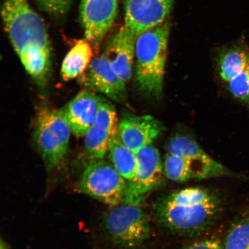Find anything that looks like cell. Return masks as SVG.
Returning <instances> with one entry per match:
<instances>
[{"label":"cell","instance_id":"obj_1","mask_svg":"<svg viewBox=\"0 0 249 249\" xmlns=\"http://www.w3.org/2000/svg\"><path fill=\"white\" fill-rule=\"evenodd\" d=\"M1 18L6 33L25 70L43 80L51 67L52 49L45 23L27 0H4Z\"/></svg>","mask_w":249,"mask_h":249},{"label":"cell","instance_id":"obj_2","mask_svg":"<svg viewBox=\"0 0 249 249\" xmlns=\"http://www.w3.org/2000/svg\"><path fill=\"white\" fill-rule=\"evenodd\" d=\"M221 202L207 189L192 187L168 196L159 204V220L167 228L180 233L202 231L216 219Z\"/></svg>","mask_w":249,"mask_h":249},{"label":"cell","instance_id":"obj_3","mask_svg":"<svg viewBox=\"0 0 249 249\" xmlns=\"http://www.w3.org/2000/svg\"><path fill=\"white\" fill-rule=\"evenodd\" d=\"M170 24L167 21L137 37L135 76L140 91L151 97L163 91Z\"/></svg>","mask_w":249,"mask_h":249},{"label":"cell","instance_id":"obj_4","mask_svg":"<svg viewBox=\"0 0 249 249\" xmlns=\"http://www.w3.org/2000/svg\"><path fill=\"white\" fill-rule=\"evenodd\" d=\"M71 127L60 110L43 108L37 116L34 140L47 167L60 166L67 153Z\"/></svg>","mask_w":249,"mask_h":249},{"label":"cell","instance_id":"obj_5","mask_svg":"<svg viewBox=\"0 0 249 249\" xmlns=\"http://www.w3.org/2000/svg\"><path fill=\"white\" fill-rule=\"evenodd\" d=\"M104 225L112 241L126 248L138 247L150 232L147 217L139 204L122 202L111 207L104 217Z\"/></svg>","mask_w":249,"mask_h":249},{"label":"cell","instance_id":"obj_6","mask_svg":"<svg viewBox=\"0 0 249 249\" xmlns=\"http://www.w3.org/2000/svg\"><path fill=\"white\" fill-rule=\"evenodd\" d=\"M127 181L104 160H91L84 170L77 185L81 193L104 203L116 206L125 197Z\"/></svg>","mask_w":249,"mask_h":249},{"label":"cell","instance_id":"obj_7","mask_svg":"<svg viewBox=\"0 0 249 249\" xmlns=\"http://www.w3.org/2000/svg\"><path fill=\"white\" fill-rule=\"evenodd\" d=\"M118 0H81L79 12L85 38L98 49L116 19Z\"/></svg>","mask_w":249,"mask_h":249},{"label":"cell","instance_id":"obj_8","mask_svg":"<svg viewBox=\"0 0 249 249\" xmlns=\"http://www.w3.org/2000/svg\"><path fill=\"white\" fill-rule=\"evenodd\" d=\"M136 154L138 164L135 177L127 182L123 202L139 204L143 196L160 182L164 169L160 152L153 145L142 149Z\"/></svg>","mask_w":249,"mask_h":249},{"label":"cell","instance_id":"obj_9","mask_svg":"<svg viewBox=\"0 0 249 249\" xmlns=\"http://www.w3.org/2000/svg\"><path fill=\"white\" fill-rule=\"evenodd\" d=\"M118 121L114 107L103 102L85 137V151L91 160H104L118 135Z\"/></svg>","mask_w":249,"mask_h":249},{"label":"cell","instance_id":"obj_10","mask_svg":"<svg viewBox=\"0 0 249 249\" xmlns=\"http://www.w3.org/2000/svg\"><path fill=\"white\" fill-rule=\"evenodd\" d=\"M174 0H125L124 25L137 36L163 23Z\"/></svg>","mask_w":249,"mask_h":249},{"label":"cell","instance_id":"obj_11","mask_svg":"<svg viewBox=\"0 0 249 249\" xmlns=\"http://www.w3.org/2000/svg\"><path fill=\"white\" fill-rule=\"evenodd\" d=\"M137 37L124 25L108 39L102 53L115 73L126 84L132 76Z\"/></svg>","mask_w":249,"mask_h":249},{"label":"cell","instance_id":"obj_12","mask_svg":"<svg viewBox=\"0 0 249 249\" xmlns=\"http://www.w3.org/2000/svg\"><path fill=\"white\" fill-rule=\"evenodd\" d=\"M220 75L233 97L249 107V53L227 51L219 61Z\"/></svg>","mask_w":249,"mask_h":249},{"label":"cell","instance_id":"obj_13","mask_svg":"<svg viewBox=\"0 0 249 249\" xmlns=\"http://www.w3.org/2000/svg\"><path fill=\"white\" fill-rule=\"evenodd\" d=\"M78 79L80 85L85 89L102 93L117 102H123L126 97V83L115 73L102 54L93 58Z\"/></svg>","mask_w":249,"mask_h":249},{"label":"cell","instance_id":"obj_14","mask_svg":"<svg viewBox=\"0 0 249 249\" xmlns=\"http://www.w3.org/2000/svg\"><path fill=\"white\" fill-rule=\"evenodd\" d=\"M162 130L161 123L154 117L128 116L118 124V136L124 145L137 154L151 145Z\"/></svg>","mask_w":249,"mask_h":249},{"label":"cell","instance_id":"obj_15","mask_svg":"<svg viewBox=\"0 0 249 249\" xmlns=\"http://www.w3.org/2000/svg\"><path fill=\"white\" fill-rule=\"evenodd\" d=\"M103 102L94 92L85 89L61 109L71 131L77 137L86 136Z\"/></svg>","mask_w":249,"mask_h":249},{"label":"cell","instance_id":"obj_16","mask_svg":"<svg viewBox=\"0 0 249 249\" xmlns=\"http://www.w3.org/2000/svg\"><path fill=\"white\" fill-rule=\"evenodd\" d=\"M164 172L173 181L183 182L225 175L228 171L218 162L210 164L167 154L163 163Z\"/></svg>","mask_w":249,"mask_h":249},{"label":"cell","instance_id":"obj_17","mask_svg":"<svg viewBox=\"0 0 249 249\" xmlns=\"http://www.w3.org/2000/svg\"><path fill=\"white\" fill-rule=\"evenodd\" d=\"M93 57V48L86 38L78 40L62 61L61 75L65 81L79 78L89 67Z\"/></svg>","mask_w":249,"mask_h":249},{"label":"cell","instance_id":"obj_18","mask_svg":"<svg viewBox=\"0 0 249 249\" xmlns=\"http://www.w3.org/2000/svg\"><path fill=\"white\" fill-rule=\"evenodd\" d=\"M109 160L112 166L127 182L135 178L137 169V154L124 145L116 136L108 151Z\"/></svg>","mask_w":249,"mask_h":249},{"label":"cell","instance_id":"obj_19","mask_svg":"<svg viewBox=\"0 0 249 249\" xmlns=\"http://www.w3.org/2000/svg\"><path fill=\"white\" fill-rule=\"evenodd\" d=\"M167 154L202 163L211 164L218 163L194 140L184 136H177L171 140L167 146Z\"/></svg>","mask_w":249,"mask_h":249},{"label":"cell","instance_id":"obj_20","mask_svg":"<svg viewBox=\"0 0 249 249\" xmlns=\"http://www.w3.org/2000/svg\"><path fill=\"white\" fill-rule=\"evenodd\" d=\"M225 249H249V217L234 224L227 233Z\"/></svg>","mask_w":249,"mask_h":249},{"label":"cell","instance_id":"obj_21","mask_svg":"<svg viewBox=\"0 0 249 249\" xmlns=\"http://www.w3.org/2000/svg\"><path fill=\"white\" fill-rule=\"evenodd\" d=\"M42 11L54 17H62L67 14L74 0H36Z\"/></svg>","mask_w":249,"mask_h":249},{"label":"cell","instance_id":"obj_22","mask_svg":"<svg viewBox=\"0 0 249 249\" xmlns=\"http://www.w3.org/2000/svg\"><path fill=\"white\" fill-rule=\"evenodd\" d=\"M185 249H225L219 241L214 239H205L193 243Z\"/></svg>","mask_w":249,"mask_h":249},{"label":"cell","instance_id":"obj_23","mask_svg":"<svg viewBox=\"0 0 249 249\" xmlns=\"http://www.w3.org/2000/svg\"><path fill=\"white\" fill-rule=\"evenodd\" d=\"M1 249H6L5 246L4 245V244H3L2 242H1Z\"/></svg>","mask_w":249,"mask_h":249}]
</instances>
